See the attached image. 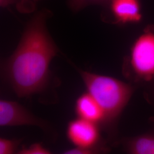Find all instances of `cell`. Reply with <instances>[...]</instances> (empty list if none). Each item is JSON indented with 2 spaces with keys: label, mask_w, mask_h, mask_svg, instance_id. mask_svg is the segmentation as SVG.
<instances>
[{
  "label": "cell",
  "mask_w": 154,
  "mask_h": 154,
  "mask_svg": "<svg viewBox=\"0 0 154 154\" xmlns=\"http://www.w3.org/2000/svg\"><path fill=\"white\" fill-rule=\"evenodd\" d=\"M19 154H51L49 149L45 147L41 143H34L29 146H23L17 152Z\"/></svg>",
  "instance_id": "cell-10"
},
{
  "label": "cell",
  "mask_w": 154,
  "mask_h": 154,
  "mask_svg": "<svg viewBox=\"0 0 154 154\" xmlns=\"http://www.w3.org/2000/svg\"><path fill=\"white\" fill-rule=\"evenodd\" d=\"M110 8L117 22H138L142 19L138 0H111Z\"/></svg>",
  "instance_id": "cell-7"
},
{
  "label": "cell",
  "mask_w": 154,
  "mask_h": 154,
  "mask_svg": "<svg viewBox=\"0 0 154 154\" xmlns=\"http://www.w3.org/2000/svg\"><path fill=\"white\" fill-rule=\"evenodd\" d=\"M128 151L135 154H154V136L142 135L132 139L128 144Z\"/></svg>",
  "instance_id": "cell-8"
},
{
  "label": "cell",
  "mask_w": 154,
  "mask_h": 154,
  "mask_svg": "<svg viewBox=\"0 0 154 154\" xmlns=\"http://www.w3.org/2000/svg\"><path fill=\"white\" fill-rule=\"evenodd\" d=\"M87 91L103 110L105 123L114 121L120 116L132 95V87L113 77L84 71L74 66Z\"/></svg>",
  "instance_id": "cell-2"
},
{
  "label": "cell",
  "mask_w": 154,
  "mask_h": 154,
  "mask_svg": "<svg viewBox=\"0 0 154 154\" xmlns=\"http://www.w3.org/2000/svg\"><path fill=\"white\" fill-rule=\"evenodd\" d=\"M16 2V0H0V5L2 8H6Z\"/></svg>",
  "instance_id": "cell-12"
},
{
  "label": "cell",
  "mask_w": 154,
  "mask_h": 154,
  "mask_svg": "<svg viewBox=\"0 0 154 154\" xmlns=\"http://www.w3.org/2000/svg\"><path fill=\"white\" fill-rule=\"evenodd\" d=\"M66 136L74 147L95 149L98 147L100 134L98 125L80 118L69 122Z\"/></svg>",
  "instance_id": "cell-5"
},
{
  "label": "cell",
  "mask_w": 154,
  "mask_h": 154,
  "mask_svg": "<svg viewBox=\"0 0 154 154\" xmlns=\"http://www.w3.org/2000/svg\"><path fill=\"white\" fill-rule=\"evenodd\" d=\"M0 126H34L43 130L49 128L46 122L34 116L22 105L4 99L0 100Z\"/></svg>",
  "instance_id": "cell-4"
},
{
  "label": "cell",
  "mask_w": 154,
  "mask_h": 154,
  "mask_svg": "<svg viewBox=\"0 0 154 154\" xmlns=\"http://www.w3.org/2000/svg\"><path fill=\"white\" fill-rule=\"evenodd\" d=\"M49 11H39L26 23L16 49L3 61L4 79L20 98L43 93L50 80V65L59 49L48 32Z\"/></svg>",
  "instance_id": "cell-1"
},
{
  "label": "cell",
  "mask_w": 154,
  "mask_h": 154,
  "mask_svg": "<svg viewBox=\"0 0 154 154\" xmlns=\"http://www.w3.org/2000/svg\"><path fill=\"white\" fill-rule=\"evenodd\" d=\"M130 64L138 77L146 81L154 78V33H143L136 39L131 49Z\"/></svg>",
  "instance_id": "cell-3"
},
{
  "label": "cell",
  "mask_w": 154,
  "mask_h": 154,
  "mask_svg": "<svg viewBox=\"0 0 154 154\" xmlns=\"http://www.w3.org/2000/svg\"><path fill=\"white\" fill-rule=\"evenodd\" d=\"M75 111L78 118L99 125L105 123L103 110L93 97L87 91L78 97L75 104Z\"/></svg>",
  "instance_id": "cell-6"
},
{
  "label": "cell",
  "mask_w": 154,
  "mask_h": 154,
  "mask_svg": "<svg viewBox=\"0 0 154 154\" xmlns=\"http://www.w3.org/2000/svg\"><path fill=\"white\" fill-rule=\"evenodd\" d=\"M33 1H37V0H33Z\"/></svg>",
  "instance_id": "cell-13"
},
{
  "label": "cell",
  "mask_w": 154,
  "mask_h": 154,
  "mask_svg": "<svg viewBox=\"0 0 154 154\" xmlns=\"http://www.w3.org/2000/svg\"><path fill=\"white\" fill-rule=\"evenodd\" d=\"M21 142V139L0 138V154H13L18 152L17 149Z\"/></svg>",
  "instance_id": "cell-9"
},
{
  "label": "cell",
  "mask_w": 154,
  "mask_h": 154,
  "mask_svg": "<svg viewBox=\"0 0 154 154\" xmlns=\"http://www.w3.org/2000/svg\"><path fill=\"white\" fill-rule=\"evenodd\" d=\"M108 0H68L69 5L73 11H79L86 6L94 4H103Z\"/></svg>",
  "instance_id": "cell-11"
}]
</instances>
